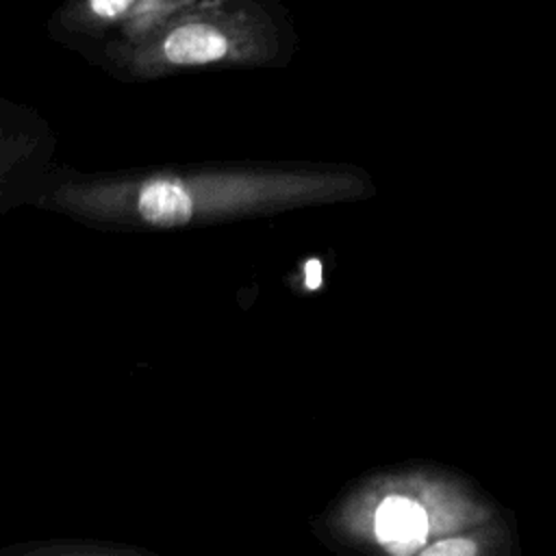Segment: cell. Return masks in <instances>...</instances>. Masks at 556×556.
Returning a JSON list of instances; mask_svg holds the SVG:
<instances>
[{
	"instance_id": "1",
	"label": "cell",
	"mask_w": 556,
	"mask_h": 556,
	"mask_svg": "<svg viewBox=\"0 0 556 556\" xmlns=\"http://www.w3.org/2000/svg\"><path fill=\"white\" fill-rule=\"evenodd\" d=\"M269 15L252 0H198L143 37L156 56L174 67L219 63L237 54L241 41L267 30Z\"/></svg>"
},
{
	"instance_id": "2",
	"label": "cell",
	"mask_w": 556,
	"mask_h": 556,
	"mask_svg": "<svg viewBox=\"0 0 556 556\" xmlns=\"http://www.w3.org/2000/svg\"><path fill=\"white\" fill-rule=\"evenodd\" d=\"M198 0H76L70 15L91 26H119L130 39H143L163 22Z\"/></svg>"
},
{
	"instance_id": "3",
	"label": "cell",
	"mask_w": 556,
	"mask_h": 556,
	"mask_svg": "<svg viewBox=\"0 0 556 556\" xmlns=\"http://www.w3.org/2000/svg\"><path fill=\"white\" fill-rule=\"evenodd\" d=\"M424 510L406 497H387L376 513V534L393 552H410L426 536Z\"/></svg>"
},
{
	"instance_id": "4",
	"label": "cell",
	"mask_w": 556,
	"mask_h": 556,
	"mask_svg": "<svg viewBox=\"0 0 556 556\" xmlns=\"http://www.w3.org/2000/svg\"><path fill=\"white\" fill-rule=\"evenodd\" d=\"M141 217L154 226H180L193 215V200L189 191L176 180H152L148 182L137 200Z\"/></svg>"
},
{
	"instance_id": "5",
	"label": "cell",
	"mask_w": 556,
	"mask_h": 556,
	"mask_svg": "<svg viewBox=\"0 0 556 556\" xmlns=\"http://www.w3.org/2000/svg\"><path fill=\"white\" fill-rule=\"evenodd\" d=\"M476 554V545L469 539H445L424 549V556H471Z\"/></svg>"
},
{
	"instance_id": "6",
	"label": "cell",
	"mask_w": 556,
	"mask_h": 556,
	"mask_svg": "<svg viewBox=\"0 0 556 556\" xmlns=\"http://www.w3.org/2000/svg\"><path fill=\"white\" fill-rule=\"evenodd\" d=\"M321 276H324V269H321V263L319 258H308L304 263V285L306 289H319L321 287Z\"/></svg>"
}]
</instances>
